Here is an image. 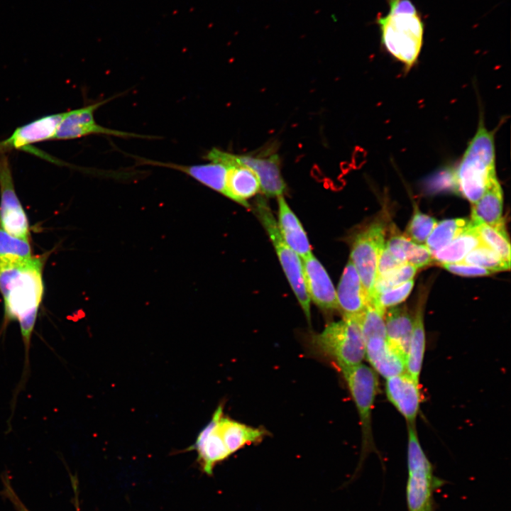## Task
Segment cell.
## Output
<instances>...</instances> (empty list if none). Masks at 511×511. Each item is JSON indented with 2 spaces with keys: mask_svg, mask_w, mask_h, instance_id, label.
Here are the masks:
<instances>
[{
  "mask_svg": "<svg viewBox=\"0 0 511 511\" xmlns=\"http://www.w3.org/2000/svg\"><path fill=\"white\" fill-rule=\"evenodd\" d=\"M43 261L38 257L0 258V292L4 300L5 322L17 321L24 348V365L18 389L29 370L31 336L43 295Z\"/></svg>",
  "mask_w": 511,
  "mask_h": 511,
  "instance_id": "obj_1",
  "label": "cell"
},
{
  "mask_svg": "<svg viewBox=\"0 0 511 511\" xmlns=\"http://www.w3.org/2000/svg\"><path fill=\"white\" fill-rule=\"evenodd\" d=\"M389 11L376 24L384 49L409 71L417 62L424 41V23L410 0H388Z\"/></svg>",
  "mask_w": 511,
  "mask_h": 511,
  "instance_id": "obj_2",
  "label": "cell"
},
{
  "mask_svg": "<svg viewBox=\"0 0 511 511\" xmlns=\"http://www.w3.org/2000/svg\"><path fill=\"white\" fill-rule=\"evenodd\" d=\"M450 172L458 194L472 204L476 202L497 179L495 132L486 128L482 116L460 161Z\"/></svg>",
  "mask_w": 511,
  "mask_h": 511,
  "instance_id": "obj_3",
  "label": "cell"
},
{
  "mask_svg": "<svg viewBox=\"0 0 511 511\" xmlns=\"http://www.w3.org/2000/svg\"><path fill=\"white\" fill-rule=\"evenodd\" d=\"M312 345L344 372L365 358V341L358 317H344L312 336Z\"/></svg>",
  "mask_w": 511,
  "mask_h": 511,
  "instance_id": "obj_4",
  "label": "cell"
},
{
  "mask_svg": "<svg viewBox=\"0 0 511 511\" xmlns=\"http://www.w3.org/2000/svg\"><path fill=\"white\" fill-rule=\"evenodd\" d=\"M407 425V510L434 511V493L444 483L434 475L432 465L419 443L415 424Z\"/></svg>",
  "mask_w": 511,
  "mask_h": 511,
  "instance_id": "obj_5",
  "label": "cell"
},
{
  "mask_svg": "<svg viewBox=\"0 0 511 511\" xmlns=\"http://www.w3.org/2000/svg\"><path fill=\"white\" fill-rule=\"evenodd\" d=\"M255 210L273 243L290 286L307 320L310 322V298L305 285L302 262L299 256L282 238L278 223L265 200L258 199L256 203Z\"/></svg>",
  "mask_w": 511,
  "mask_h": 511,
  "instance_id": "obj_6",
  "label": "cell"
},
{
  "mask_svg": "<svg viewBox=\"0 0 511 511\" xmlns=\"http://www.w3.org/2000/svg\"><path fill=\"white\" fill-rule=\"evenodd\" d=\"M356 407L362 433L361 459L375 451L372 410L378 390V373L363 363L341 373Z\"/></svg>",
  "mask_w": 511,
  "mask_h": 511,
  "instance_id": "obj_7",
  "label": "cell"
},
{
  "mask_svg": "<svg viewBox=\"0 0 511 511\" xmlns=\"http://www.w3.org/2000/svg\"><path fill=\"white\" fill-rule=\"evenodd\" d=\"M384 245L385 230L379 223L373 224L359 233L352 244L350 260L358 272L368 302L373 300L378 259Z\"/></svg>",
  "mask_w": 511,
  "mask_h": 511,
  "instance_id": "obj_8",
  "label": "cell"
},
{
  "mask_svg": "<svg viewBox=\"0 0 511 511\" xmlns=\"http://www.w3.org/2000/svg\"><path fill=\"white\" fill-rule=\"evenodd\" d=\"M113 99L114 97L64 112L53 140L75 139L92 134L114 136L119 138H154V137L148 136L106 128L97 123L94 119V112Z\"/></svg>",
  "mask_w": 511,
  "mask_h": 511,
  "instance_id": "obj_9",
  "label": "cell"
},
{
  "mask_svg": "<svg viewBox=\"0 0 511 511\" xmlns=\"http://www.w3.org/2000/svg\"><path fill=\"white\" fill-rule=\"evenodd\" d=\"M0 224L10 234L28 239V221L15 191L11 167L6 154H0Z\"/></svg>",
  "mask_w": 511,
  "mask_h": 511,
  "instance_id": "obj_10",
  "label": "cell"
},
{
  "mask_svg": "<svg viewBox=\"0 0 511 511\" xmlns=\"http://www.w3.org/2000/svg\"><path fill=\"white\" fill-rule=\"evenodd\" d=\"M210 158L228 167L224 195L248 207L247 199L260 190L259 180L256 173L249 167L234 162L232 159V153L218 148L211 150Z\"/></svg>",
  "mask_w": 511,
  "mask_h": 511,
  "instance_id": "obj_11",
  "label": "cell"
},
{
  "mask_svg": "<svg viewBox=\"0 0 511 511\" xmlns=\"http://www.w3.org/2000/svg\"><path fill=\"white\" fill-rule=\"evenodd\" d=\"M63 115L64 112L43 116L17 128L9 137L0 141V154L13 150L28 152L35 143L53 140Z\"/></svg>",
  "mask_w": 511,
  "mask_h": 511,
  "instance_id": "obj_12",
  "label": "cell"
},
{
  "mask_svg": "<svg viewBox=\"0 0 511 511\" xmlns=\"http://www.w3.org/2000/svg\"><path fill=\"white\" fill-rule=\"evenodd\" d=\"M234 162L245 165L257 175L262 193L268 197L283 196L286 185L282 178L277 153L257 155L232 154Z\"/></svg>",
  "mask_w": 511,
  "mask_h": 511,
  "instance_id": "obj_13",
  "label": "cell"
},
{
  "mask_svg": "<svg viewBox=\"0 0 511 511\" xmlns=\"http://www.w3.org/2000/svg\"><path fill=\"white\" fill-rule=\"evenodd\" d=\"M385 393L407 424H415L422 401L419 383L404 372L386 378Z\"/></svg>",
  "mask_w": 511,
  "mask_h": 511,
  "instance_id": "obj_14",
  "label": "cell"
},
{
  "mask_svg": "<svg viewBox=\"0 0 511 511\" xmlns=\"http://www.w3.org/2000/svg\"><path fill=\"white\" fill-rule=\"evenodd\" d=\"M223 405H219L209 422L200 431L192 449L198 453L199 460L204 471L211 473L214 465L231 455L218 429V422L223 414Z\"/></svg>",
  "mask_w": 511,
  "mask_h": 511,
  "instance_id": "obj_15",
  "label": "cell"
},
{
  "mask_svg": "<svg viewBox=\"0 0 511 511\" xmlns=\"http://www.w3.org/2000/svg\"><path fill=\"white\" fill-rule=\"evenodd\" d=\"M305 285L309 298L324 310L338 309L336 292L324 266L312 253L302 262Z\"/></svg>",
  "mask_w": 511,
  "mask_h": 511,
  "instance_id": "obj_16",
  "label": "cell"
},
{
  "mask_svg": "<svg viewBox=\"0 0 511 511\" xmlns=\"http://www.w3.org/2000/svg\"><path fill=\"white\" fill-rule=\"evenodd\" d=\"M336 298L338 309L344 317L358 318L368 303L360 277L351 260L346 265L339 282Z\"/></svg>",
  "mask_w": 511,
  "mask_h": 511,
  "instance_id": "obj_17",
  "label": "cell"
},
{
  "mask_svg": "<svg viewBox=\"0 0 511 511\" xmlns=\"http://www.w3.org/2000/svg\"><path fill=\"white\" fill-rule=\"evenodd\" d=\"M364 341L365 358L378 374L386 379L405 372V358L389 344L387 338L373 336Z\"/></svg>",
  "mask_w": 511,
  "mask_h": 511,
  "instance_id": "obj_18",
  "label": "cell"
},
{
  "mask_svg": "<svg viewBox=\"0 0 511 511\" xmlns=\"http://www.w3.org/2000/svg\"><path fill=\"white\" fill-rule=\"evenodd\" d=\"M135 158H138L140 164L164 167L180 171L203 185L224 194L228 167L222 163L210 162L207 164L185 165Z\"/></svg>",
  "mask_w": 511,
  "mask_h": 511,
  "instance_id": "obj_19",
  "label": "cell"
},
{
  "mask_svg": "<svg viewBox=\"0 0 511 511\" xmlns=\"http://www.w3.org/2000/svg\"><path fill=\"white\" fill-rule=\"evenodd\" d=\"M278 198V226L280 235L286 244L303 260L312 253L306 232L283 196Z\"/></svg>",
  "mask_w": 511,
  "mask_h": 511,
  "instance_id": "obj_20",
  "label": "cell"
},
{
  "mask_svg": "<svg viewBox=\"0 0 511 511\" xmlns=\"http://www.w3.org/2000/svg\"><path fill=\"white\" fill-rule=\"evenodd\" d=\"M472 204L471 221L474 224H485L496 229H505L502 217L503 192L498 178L484 194Z\"/></svg>",
  "mask_w": 511,
  "mask_h": 511,
  "instance_id": "obj_21",
  "label": "cell"
},
{
  "mask_svg": "<svg viewBox=\"0 0 511 511\" xmlns=\"http://www.w3.org/2000/svg\"><path fill=\"white\" fill-rule=\"evenodd\" d=\"M386 338L406 359L412 333L413 319L405 307H392L385 313Z\"/></svg>",
  "mask_w": 511,
  "mask_h": 511,
  "instance_id": "obj_22",
  "label": "cell"
},
{
  "mask_svg": "<svg viewBox=\"0 0 511 511\" xmlns=\"http://www.w3.org/2000/svg\"><path fill=\"white\" fill-rule=\"evenodd\" d=\"M218 429L231 454L246 445L260 441L266 434L263 429L246 425L224 414L219 420Z\"/></svg>",
  "mask_w": 511,
  "mask_h": 511,
  "instance_id": "obj_23",
  "label": "cell"
},
{
  "mask_svg": "<svg viewBox=\"0 0 511 511\" xmlns=\"http://www.w3.org/2000/svg\"><path fill=\"white\" fill-rule=\"evenodd\" d=\"M481 244L476 225L471 221L468 228L448 245L432 253L433 260L441 265L461 262L471 250Z\"/></svg>",
  "mask_w": 511,
  "mask_h": 511,
  "instance_id": "obj_24",
  "label": "cell"
},
{
  "mask_svg": "<svg viewBox=\"0 0 511 511\" xmlns=\"http://www.w3.org/2000/svg\"><path fill=\"white\" fill-rule=\"evenodd\" d=\"M426 348L423 310L418 307L413 319L412 333L406 356L405 372L419 383Z\"/></svg>",
  "mask_w": 511,
  "mask_h": 511,
  "instance_id": "obj_25",
  "label": "cell"
},
{
  "mask_svg": "<svg viewBox=\"0 0 511 511\" xmlns=\"http://www.w3.org/2000/svg\"><path fill=\"white\" fill-rule=\"evenodd\" d=\"M471 223V221L464 218L444 219L436 223L427 239L426 246L432 254L448 245Z\"/></svg>",
  "mask_w": 511,
  "mask_h": 511,
  "instance_id": "obj_26",
  "label": "cell"
},
{
  "mask_svg": "<svg viewBox=\"0 0 511 511\" xmlns=\"http://www.w3.org/2000/svg\"><path fill=\"white\" fill-rule=\"evenodd\" d=\"M475 225L482 243L492 248L510 264V245L505 229H496L485 224Z\"/></svg>",
  "mask_w": 511,
  "mask_h": 511,
  "instance_id": "obj_27",
  "label": "cell"
},
{
  "mask_svg": "<svg viewBox=\"0 0 511 511\" xmlns=\"http://www.w3.org/2000/svg\"><path fill=\"white\" fill-rule=\"evenodd\" d=\"M465 263L484 268L493 273L508 270L510 264L506 263L498 253L484 244L471 250L463 258Z\"/></svg>",
  "mask_w": 511,
  "mask_h": 511,
  "instance_id": "obj_28",
  "label": "cell"
},
{
  "mask_svg": "<svg viewBox=\"0 0 511 511\" xmlns=\"http://www.w3.org/2000/svg\"><path fill=\"white\" fill-rule=\"evenodd\" d=\"M417 270L414 265L405 263L384 275L377 276L373 287V300L378 295L413 280Z\"/></svg>",
  "mask_w": 511,
  "mask_h": 511,
  "instance_id": "obj_29",
  "label": "cell"
},
{
  "mask_svg": "<svg viewBox=\"0 0 511 511\" xmlns=\"http://www.w3.org/2000/svg\"><path fill=\"white\" fill-rule=\"evenodd\" d=\"M385 313L373 302H368L366 308L358 317L364 340L373 336L386 338Z\"/></svg>",
  "mask_w": 511,
  "mask_h": 511,
  "instance_id": "obj_30",
  "label": "cell"
},
{
  "mask_svg": "<svg viewBox=\"0 0 511 511\" xmlns=\"http://www.w3.org/2000/svg\"><path fill=\"white\" fill-rule=\"evenodd\" d=\"M436 223V219L416 209L406 228L405 236L416 243H424Z\"/></svg>",
  "mask_w": 511,
  "mask_h": 511,
  "instance_id": "obj_31",
  "label": "cell"
},
{
  "mask_svg": "<svg viewBox=\"0 0 511 511\" xmlns=\"http://www.w3.org/2000/svg\"><path fill=\"white\" fill-rule=\"evenodd\" d=\"M31 257L28 239L14 236L0 227V258H28Z\"/></svg>",
  "mask_w": 511,
  "mask_h": 511,
  "instance_id": "obj_32",
  "label": "cell"
},
{
  "mask_svg": "<svg viewBox=\"0 0 511 511\" xmlns=\"http://www.w3.org/2000/svg\"><path fill=\"white\" fill-rule=\"evenodd\" d=\"M414 285L413 280L402 283L376 296L373 300L378 308L385 312L387 307H395L403 302L410 295Z\"/></svg>",
  "mask_w": 511,
  "mask_h": 511,
  "instance_id": "obj_33",
  "label": "cell"
},
{
  "mask_svg": "<svg viewBox=\"0 0 511 511\" xmlns=\"http://www.w3.org/2000/svg\"><path fill=\"white\" fill-rule=\"evenodd\" d=\"M425 187L427 192L430 194L449 192L458 194L450 170H446L429 178L427 181Z\"/></svg>",
  "mask_w": 511,
  "mask_h": 511,
  "instance_id": "obj_34",
  "label": "cell"
},
{
  "mask_svg": "<svg viewBox=\"0 0 511 511\" xmlns=\"http://www.w3.org/2000/svg\"><path fill=\"white\" fill-rule=\"evenodd\" d=\"M406 256L407 263L417 268L427 266L434 262L432 254L428 248L423 244H418L413 241L407 251Z\"/></svg>",
  "mask_w": 511,
  "mask_h": 511,
  "instance_id": "obj_35",
  "label": "cell"
},
{
  "mask_svg": "<svg viewBox=\"0 0 511 511\" xmlns=\"http://www.w3.org/2000/svg\"><path fill=\"white\" fill-rule=\"evenodd\" d=\"M441 265L451 273L465 277L485 276L493 273L484 268L461 262Z\"/></svg>",
  "mask_w": 511,
  "mask_h": 511,
  "instance_id": "obj_36",
  "label": "cell"
},
{
  "mask_svg": "<svg viewBox=\"0 0 511 511\" xmlns=\"http://www.w3.org/2000/svg\"><path fill=\"white\" fill-rule=\"evenodd\" d=\"M412 241L403 235H395L389 238L385 246L390 253L400 263H407V251Z\"/></svg>",
  "mask_w": 511,
  "mask_h": 511,
  "instance_id": "obj_37",
  "label": "cell"
},
{
  "mask_svg": "<svg viewBox=\"0 0 511 511\" xmlns=\"http://www.w3.org/2000/svg\"><path fill=\"white\" fill-rule=\"evenodd\" d=\"M403 263L397 260L388 251L385 245L381 248L377 265V276L385 274L386 273L394 270ZM376 276V277H377Z\"/></svg>",
  "mask_w": 511,
  "mask_h": 511,
  "instance_id": "obj_38",
  "label": "cell"
},
{
  "mask_svg": "<svg viewBox=\"0 0 511 511\" xmlns=\"http://www.w3.org/2000/svg\"><path fill=\"white\" fill-rule=\"evenodd\" d=\"M4 493L7 498L11 501L17 511H29L16 495V493L13 490L7 481H5Z\"/></svg>",
  "mask_w": 511,
  "mask_h": 511,
  "instance_id": "obj_39",
  "label": "cell"
}]
</instances>
